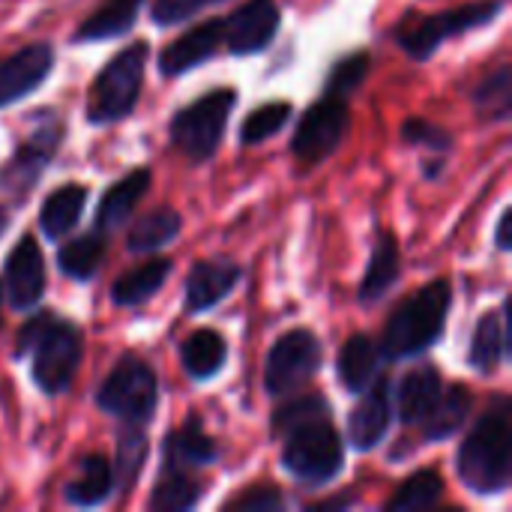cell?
Returning a JSON list of instances; mask_svg holds the SVG:
<instances>
[{"instance_id":"cell-1","label":"cell","mask_w":512,"mask_h":512,"mask_svg":"<svg viewBox=\"0 0 512 512\" xmlns=\"http://www.w3.org/2000/svg\"><path fill=\"white\" fill-rule=\"evenodd\" d=\"M512 402L495 393L483 417L456 450V477L477 498H495L512 480Z\"/></svg>"},{"instance_id":"cell-2","label":"cell","mask_w":512,"mask_h":512,"mask_svg":"<svg viewBox=\"0 0 512 512\" xmlns=\"http://www.w3.org/2000/svg\"><path fill=\"white\" fill-rule=\"evenodd\" d=\"M15 360L30 357V381L45 396H60L72 387L84 357V333L69 318L36 312L15 336Z\"/></svg>"},{"instance_id":"cell-3","label":"cell","mask_w":512,"mask_h":512,"mask_svg":"<svg viewBox=\"0 0 512 512\" xmlns=\"http://www.w3.org/2000/svg\"><path fill=\"white\" fill-rule=\"evenodd\" d=\"M450 309H453V282L447 276L432 279L414 294H408L384 324V336L378 342L381 357L390 363H402L432 351L447 330Z\"/></svg>"},{"instance_id":"cell-4","label":"cell","mask_w":512,"mask_h":512,"mask_svg":"<svg viewBox=\"0 0 512 512\" xmlns=\"http://www.w3.org/2000/svg\"><path fill=\"white\" fill-rule=\"evenodd\" d=\"M282 468L306 489H324L345 471V441L333 423V414L306 420L282 438Z\"/></svg>"},{"instance_id":"cell-5","label":"cell","mask_w":512,"mask_h":512,"mask_svg":"<svg viewBox=\"0 0 512 512\" xmlns=\"http://www.w3.org/2000/svg\"><path fill=\"white\" fill-rule=\"evenodd\" d=\"M504 6L507 0H471V3H462L456 9L435 12V15L405 12L402 21L393 27V39L411 60L426 63L435 57V51L444 42L495 24L504 15Z\"/></svg>"},{"instance_id":"cell-6","label":"cell","mask_w":512,"mask_h":512,"mask_svg":"<svg viewBox=\"0 0 512 512\" xmlns=\"http://www.w3.org/2000/svg\"><path fill=\"white\" fill-rule=\"evenodd\" d=\"M147 60H150V45L144 39H135L96 72L87 102V120L93 126L120 123L135 111L144 90Z\"/></svg>"},{"instance_id":"cell-7","label":"cell","mask_w":512,"mask_h":512,"mask_svg":"<svg viewBox=\"0 0 512 512\" xmlns=\"http://www.w3.org/2000/svg\"><path fill=\"white\" fill-rule=\"evenodd\" d=\"M237 105V90L234 87H216L168 120V141L174 150H180L189 162L201 165L210 162L225 138L228 120Z\"/></svg>"},{"instance_id":"cell-8","label":"cell","mask_w":512,"mask_h":512,"mask_svg":"<svg viewBox=\"0 0 512 512\" xmlns=\"http://www.w3.org/2000/svg\"><path fill=\"white\" fill-rule=\"evenodd\" d=\"M96 408L123 426H147L159 408V378L153 366L126 351L99 384Z\"/></svg>"},{"instance_id":"cell-9","label":"cell","mask_w":512,"mask_h":512,"mask_svg":"<svg viewBox=\"0 0 512 512\" xmlns=\"http://www.w3.org/2000/svg\"><path fill=\"white\" fill-rule=\"evenodd\" d=\"M324 366V345L309 327L282 333L264 360V390L270 399H285L303 390Z\"/></svg>"},{"instance_id":"cell-10","label":"cell","mask_w":512,"mask_h":512,"mask_svg":"<svg viewBox=\"0 0 512 512\" xmlns=\"http://www.w3.org/2000/svg\"><path fill=\"white\" fill-rule=\"evenodd\" d=\"M351 126V105L345 96H333V93H321L297 120V129L291 135V153L294 159L315 165L330 159Z\"/></svg>"},{"instance_id":"cell-11","label":"cell","mask_w":512,"mask_h":512,"mask_svg":"<svg viewBox=\"0 0 512 512\" xmlns=\"http://www.w3.org/2000/svg\"><path fill=\"white\" fill-rule=\"evenodd\" d=\"M63 123L51 117L48 123H39L18 147L15 153L0 165V195L12 198L15 204H24V198L36 189L45 168L54 162L60 144H63Z\"/></svg>"},{"instance_id":"cell-12","label":"cell","mask_w":512,"mask_h":512,"mask_svg":"<svg viewBox=\"0 0 512 512\" xmlns=\"http://www.w3.org/2000/svg\"><path fill=\"white\" fill-rule=\"evenodd\" d=\"M279 27L282 9L276 0H246L222 18V45L231 57H252L273 45Z\"/></svg>"},{"instance_id":"cell-13","label":"cell","mask_w":512,"mask_h":512,"mask_svg":"<svg viewBox=\"0 0 512 512\" xmlns=\"http://www.w3.org/2000/svg\"><path fill=\"white\" fill-rule=\"evenodd\" d=\"M3 303L15 312H30L42 303L48 276H45V255L33 234H24L3 261Z\"/></svg>"},{"instance_id":"cell-14","label":"cell","mask_w":512,"mask_h":512,"mask_svg":"<svg viewBox=\"0 0 512 512\" xmlns=\"http://www.w3.org/2000/svg\"><path fill=\"white\" fill-rule=\"evenodd\" d=\"M393 381L381 372L375 384L360 393V402L348 414V441L357 453H369L384 444L393 426Z\"/></svg>"},{"instance_id":"cell-15","label":"cell","mask_w":512,"mask_h":512,"mask_svg":"<svg viewBox=\"0 0 512 512\" xmlns=\"http://www.w3.org/2000/svg\"><path fill=\"white\" fill-rule=\"evenodd\" d=\"M54 45L51 42H30L24 48H18L15 54H9L0 63V108L18 105L21 99H27L30 93H36L45 78L54 69Z\"/></svg>"},{"instance_id":"cell-16","label":"cell","mask_w":512,"mask_h":512,"mask_svg":"<svg viewBox=\"0 0 512 512\" xmlns=\"http://www.w3.org/2000/svg\"><path fill=\"white\" fill-rule=\"evenodd\" d=\"M243 282V267L234 258L216 255V258H204L198 264H192L183 294H186V312L189 315H201L216 309L222 300H228L234 294V288Z\"/></svg>"},{"instance_id":"cell-17","label":"cell","mask_w":512,"mask_h":512,"mask_svg":"<svg viewBox=\"0 0 512 512\" xmlns=\"http://www.w3.org/2000/svg\"><path fill=\"white\" fill-rule=\"evenodd\" d=\"M219 462V444L207 435L201 417H189L183 426L171 429L162 441L159 453V471H201Z\"/></svg>"},{"instance_id":"cell-18","label":"cell","mask_w":512,"mask_h":512,"mask_svg":"<svg viewBox=\"0 0 512 512\" xmlns=\"http://www.w3.org/2000/svg\"><path fill=\"white\" fill-rule=\"evenodd\" d=\"M222 48V18H207L195 27H189L183 36L168 42L159 51V72L165 78H180L201 63H210L216 51Z\"/></svg>"},{"instance_id":"cell-19","label":"cell","mask_w":512,"mask_h":512,"mask_svg":"<svg viewBox=\"0 0 512 512\" xmlns=\"http://www.w3.org/2000/svg\"><path fill=\"white\" fill-rule=\"evenodd\" d=\"M512 330H510V297H504L498 312H483L471 333L468 366L477 375H495L510 360Z\"/></svg>"},{"instance_id":"cell-20","label":"cell","mask_w":512,"mask_h":512,"mask_svg":"<svg viewBox=\"0 0 512 512\" xmlns=\"http://www.w3.org/2000/svg\"><path fill=\"white\" fill-rule=\"evenodd\" d=\"M150 183H153V174L150 168H132L126 171L117 183H111L102 198H99V207H96V216H93V228L102 231V234H114L120 231L129 216L135 213L138 201L150 192Z\"/></svg>"},{"instance_id":"cell-21","label":"cell","mask_w":512,"mask_h":512,"mask_svg":"<svg viewBox=\"0 0 512 512\" xmlns=\"http://www.w3.org/2000/svg\"><path fill=\"white\" fill-rule=\"evenodd\" d=\"M402 279V249H399V237L387 228H378L375 231V240H372V255H369V264H366V273H363V282H360V303L363 306H375L381 303Z\"/></svg>"},{"instance_id":"cell-22","label":"cell","mask_w":512,"mask_h":512,"mask_svg":"<svg viewBox=\"0 0 512 512\" xmlns=\"http://www.w3.org/2000/svg\"><path fill=\"white\" fill-rule=\"evenodd\" d=\"M444 393V375L435 363H420L411 369L393 396V411L402 426H420Z\"/></svg>"},{"instance_id":"cell-23","label":"cell","mask_w":512,"mask_h":512,"mask_svg":"<svg viewBox=\"0 0 512 512\" xmlns=\"http://www.w3.org/2000/svg\"><path fill=\"white\" fill-rule=\"evenodd\" d=\"M114 492V465L102 453H87L81 456L75 477L63 486V501L75 510H96L105 507Z\"/></svg>"},{"instance_id":"cell-24","label":"cell","mask_w":512,"mask_h":512,"mask_svg":"<svg viewBox=\"0 0 512 512\" xmlns=\"http://www.w3.org/2000/svg\"><path fill=\"white\" fill-rule=\"evenodd\" d=\"M381 360L384 357L378 342L369 333H354L345 339V345L336 354V378L351 396H360L381 375Z\"/></svg>"},{"instance_id":"cell-25","label":"cell","mask_w":512,"mask_h":512,"mask_svg":"<svg viewBox=\"0 0 512 512\" xmlns=\"http://www.w3.org/2000/svg\"><path fill=\"white\" fill-rule=\"evenodd\" d=\"M144 0H102L72 33V45H87V42H105L126 36L138 18H141Z\"/></svg>"},{"instance_id":"cell-26","label":"cell","mask_w":512,"mask_h":512,"mask_svg":"<svg viewBox=\"0 0 512 512\" xmlns=\"http://www.w3.org/2000/svg\"><path fill=\"white\" fill-rule=\"evenodd\" d=\"M87 195H90V189L84 183H63L45 195V201L39 207V228L51 243L63 240L78 225V219L87 207Z\"/></svg>"},{"instance_id":"cell-27","label":"cell","mask_w":512,"mask_h":512,"mask_svg":"<svg viewBox=\"0 0 512 512\" xmlns=\"http://www.w3.org/2000/svg\"><path fill=\"white\" fill-rule=\"evenodd\" d=\"M171 270H174L171 258H150L147 264H141L135 270H126L111 285V303L117 309H135V306L150 303L165 288Z\"/></svg>"},{"instance_id":"cell-28","label":"cell","mask_w":512,"mask_h":512,"mask_svg":"<svg viewBox=\"0 0 512 512\" xmlns=\"http://www.w3.org/2000/svg\"><path fill=\"white\" fill-rule=\"evenodd\" d=\"M474 411V393L465 384H450L444 387L441 399L435 402V408L429 411V417L420 423L423 426V441L426 444H438L447 441L453 435H459L468 423Z\"/></svg>"},{"instance_id":"cell-29","label":"cell","mask_w":512,"mask_h":512,"mask_svg":"<svg viewBox=\"0 0 512 512\" xmlns=\"http://www.w3.org/2000/svg\"><path fill=\"white\" fill-rule=\"evenodd\" d=\"M228 360V345L213 327H201L180 345V366L192 381H213Z\"/></svg>"},{"instance_id":"cell-30","label":"cell","mask_w":512,"mask_h":512,"mask_svg":"<svg viewBox=\"0 0 512 512\" xmlns=\"http://www.w3.org/2000/svg\"><path fill=\"white\" fill-rule=\"evenodd\" d=\"M180 228H183V216L174 207L162 204V207L144 213L141 219H135V225L126 234V249L132 255H153V252L165 249L171 240H177Z\"/></svg>"},{"instance_id":"cell-31","label":"cell","mask_w":512,"mask_h":512,"mask_svg":"<svg viewBox=\"0 0 512 512\" xmlns=\"http://www.w3.org/2000/svg\"><path fill=\"white\" fill-rule=\"evenodd\" d=\"M105 252H108V234L93 228L90 234H81V237L60 246L57 267L72 282H90L99 273V267L105 261Z\"/></svg>"},{"instance_id":"cell-32","label":"cell","mask_w":512,"mask_h":512,"mask_svg":"<svg viewBox=\"0 0 512 512\" xmlns=\"http://www.w3.org/2000/svg\"><path fill=\"white\" fill-rule=\"evenodd\" d=\"M204 498V486L183 471H159L147 507L153 512H189Z\"/></svg>"},{"instance_id":"cell-33","label":"cell","mask_w":512,"mask_h":512,"mask_svg":"<svg viewBox=\"0 0 512 512\" xmlns=\"http://www.w3.org/2000/svg\"><path fill=\"white\" fill-rule=\"evenodd\" d=\"M444 498V477L435 468H423L411 474L393 498H387L384 512H420L438 507Z\"/></svg>"},{"instance_id":"cell-34","label":"cell","mask_w":512,"mask_h":512,"mask_svg":"<svg viewBox=\"0 0 512 512\" xmlns=\"http://www.w3.org/2000/svg\"><path fill=\"white\" fill-rule=\"evenodd\" d=\"M474 108L486 123H504L512 114V66L501 63L474 87Z\"/></svg>"},{"instance_id":"cell-35","label":"cell","mask_w":512,"mask_h":512,"mask_svg":"<svg viewBox=\"0 0 512 512\" xmlns=\"http://www.w3.org/2000/svg\"><path fill=\"white\" fill-rule=\"evenodd\" d=\"M147 453H150V444H147L144 426H123L117 435V462H114V486L120 492H129L138 483L147 465Z\"/></svg>"},{"instance_id":"cell-36","label":"cell","mask_w":512,"mask_h":512,"mask_svg":"<svg viewBox=\"0 0 512 512\" xmlns=\"http://www.w3.org/2000/svg\"><path fill=\"white\" fill-rule=\"evenodd\" d=\"M294 117V105L285 99H273V102H261L240 126V144L243 147H258L264 141H270L273 135H279L288 120Z\"/></svg>"},{"instance_id":"cell-37","label":"cell","mask_w":512,"mask_h":512,"mask_svg":"<svg viewBox=\"0 0 512 512\" xmlns=\"http://www.w3.org/2000/svg\"><path fill=\"white\" fill-rule=\"evenodd\" d=\"M333 414V405L321 396V393H291L285 396V402L273 411L270 417V432L273 438H282L285 432H291L294 426L306 423V420H315V417H327Z\"/></svg>"},{"instance_id":"cell-38","label":"cell","mask_w":512,"mask_h":512,"mask_svg":"<svg viewBox=\"0 0 512 512\" xmlns=\"http://www.w3.org/2000/svg\"><path fill=\"white\" fill-rule=\"evenodd\" d=\"M369 69H372V54L369 51H351V54H342L327 78H324V93H333V96H345L351 99V93H357L363 87V81L369 78Z\"/></svg>"},{"instance_id":"cell-39","label":"cell","mask_w":512,"mask_h":512,"mask_svg":"<svg viewBox=\"0 0 512 512\" xmlns=\"http://www.w3.org/2000/svg\"><path fill=\"white\" fill-rule=\"evenodd\" d=\"M402 141L411 144V147L426 150L429 159H441V162H447L453 147H456V138L450 135V129H444V126L426 120V117H408L402 123Z\"/></svg>"},{"instance_id":"cell-40","label":"cell","mask_w":512,"mask_h":512,"mask_svg":"<svg viewBox=\"0 0 512 512\" xmlns=\"http://www.w3.org/2000/svg\"><path fill=\"white\" fill-rule=\"evenodd\" d=\"M288 507L282 489L276 486H255V489H246L240 492L237 498L225 501L222 510L228 512H282Z\"/></svg>"},{"instance_id":"cell-41","label":"cell","mask_w":512,"mask_h":512,"mask_svg":"<svg viewBox=\"0 0 512 512\" xmlns=\"http://www.w3.org/2000/svg\"><path fill=\"white\" fill-rule=\"evenodd\" d=\"M210 0H153L150 18L159 27H174L180 21H189L198 9H204Z\"/></svg>"},{"instance_id":"cell-42","label":"cell","mask_w":512,"mask_h":512,"mask_svg":"<svg viewBox=\"0 0 512 512\" xmlns=\"http://www.w3.org/2000/svg\"><path fill=\"white\" fill-rule=\"evenodd\" d=\"M510 222H512V210L510 207H504V210H501V216H498V225H495V246H498V252H510L512 249Z\"/></svg>"},{"instance_id":"cell-43","label":"cell","mask_w":512,"mask_h":512,"mask_svg":"<svg viewBox=\"0 0 512 512\" xmlns=\"http://www.w3.org/2000/svg\"><path fill=\"white\" fill-rule=\"evenodd\" d=\"M357 504V495H339V498H330V501H321V504H315L312 510H348V507H354Z\"/></svg>"},{"instance_id":"cell-44","label":"cell","mask_w":512,"mask_h":512,"mask_svg":"<svg viewBox=\"0 0 512 512\" xmlns=\"http://www.w3.org/2000/svg\"><path fill=\"white\" fill-rule=\"evenodd\" d=\"M9 222H12V210L0 204V240H3V234H6V228H9Z\"/></svg>"},{"instance_id":"cell-45","label":"cell","mask_w":512,"mask_h":512,"mask_svg":"<svg viewBox=\"0 0 512 512\" xmlns=\"http://www.w3.org/2000/svg\"><path fill=\"white\" fill-rule=\"evenodd\" d=\"M0 312H3V285H0Z\"/></svg>"},{"instance_id":"cell-46","label":"cell","mask_w":512,"mask_h":512,"mask_svg":"<svg viewBox=\"0 0 512 512\" xmlns=\"http://www.w3.org/2000/svg\"><path fill=\"white\" fill-rule=\"evenodd\" d=\"M210 3H222V0H210Z\"/></svg>"}]
</instances>
